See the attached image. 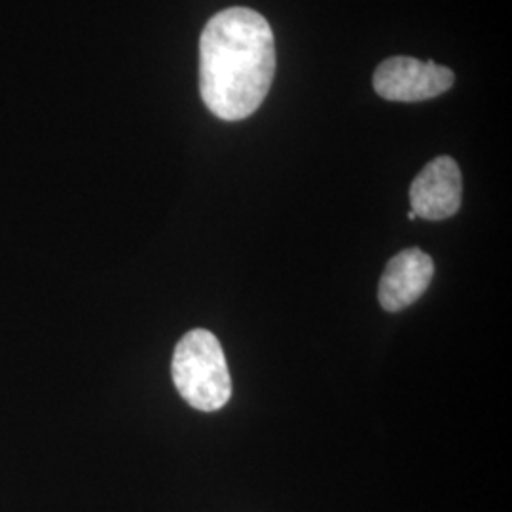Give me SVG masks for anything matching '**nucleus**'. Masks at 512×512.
<instances>
[{"mask_svg":"<svg viewBox=\"0 0 512 512\" xmlns=\"http://www.w3.org/2000/svg\"><path fill=\"white\" fill-rule=\"evenodd\" d=\"M274 33L249 8H228L207 21L200 37V93L220 120L249 118L270 92Z\"/></svg>","mask_w":512,"mask_h":512,"instance_id":"obj_1","label":"nucleus"},{"mask_svg":"<svg viewBox=\"0 0 512 512\" xmlns=\"http://www.w3.org/2000/svg\"><path fill=\"white\" fill-rule=\"evenodd\" d=\"M173 382L186 403L202 412H217L232 397V378L217 336L205 329L186 332L173 363Z\"/></svg>","mask_w":512,"mask_h":512,"instance_id":"obj_2","label":"nucleus"},{"mask_svg":"<svg viewBox=\"0 0 512 512\" xmlns=\"http://www.w3.org/2000/svg\"><path fill=\"white\" fill-rule=\"evenodd\" d=\"M374 90L387 101L418 103L448 92L454 73L435 61L389 57L374 73Z\"/></svg>","mask_w":512,"mask_h":512,"instance_id":"obj_3","label":"nucleus"},{"mask_svg":"<svg viewBox=\"0 0 512 512\" xmlns=\"http://www.w3.org/2000/svg\"><path fill=\"white\" fill-rule=\"evenodd\" d=\"M410 203L420 219L454 217L461 207V171L456 160L439 156L425 165L410 186Z\"/></svg>","mask_w":512,"mask_h":512,"instance_id":"obj_4","label":"nucleus"},{"mask_svg":"<svg viewBox=\"0 0 512 512\" xmlns=\"http://www.w3.org/2000/svg\"><path fill=\"white\" fill-rule=\"evenodd\" d=\"M433 258L421 249H406L393 256L380 279L378 298L387 311H401L412 306L433 281Z\"/></svg>","mask_w":512,"mask_h":512,"instance_id":"obj_5","label":"nucleus"},{"mask_svg":"<svg viewBox=\"0 0 512 512\" xmlns=\"http://www.w3.org/2000/svg\"><path fill=\"white\" fill-rule=\"evenodd\" d=\"M408 219L416 220V219H418V217H416V215H414V213H412V211H410V213H408Z\"/></svg>","mask_w":512,"mask_h":512,"instance_id":"obj_6","label":"nucleus"}]
</instances>
